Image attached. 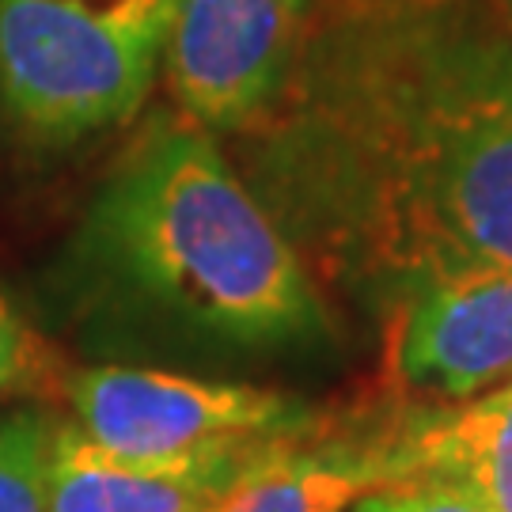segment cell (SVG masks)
Listing matches in <instances>:
<instances>
[{
  "mask_svg": "<svg viewBox=\"0 0 512 512\" xmlns=\"http://www.w3.org/2000/svg\"><path fill=\"white\" fill-rule=\"evenodd\" d=\"M247 179L304 266L399 300L512 266V31L490 0H311Z\"/></svg>",
  "mask_w": 512,
  "mask_h": 512,
  "instance_id": "1",
  "label": "cell"
},
{
  "mask_svg": "<svg viewBox=\"0 0 512 512\" xmlns=\"http://www.w3.org/2000/svg\"><path fill=\"white\" fill-rule=\"evenodd\" d=\"M84 247L137 304L232 346H277L319 319L315 277L213 133L160 118L95 194Z\"/></svg>",
  "mask_w": 512,
  "mask_h": 512,
  "instance_id": "2",
  "label": "cell"
},
{
  "mask_svg": "<svg viewBox=\"0 0 512 512\" xmlns=\"http://www.w3.org/2000/svg\"><path fill=\"white\" fill-rule=\"evenodd\" d=\"M175 0H0V110L19 137L76 145L145 107Z\"/></svg>",
  "mask_w": 512,
  "mask_h": 512,
  "instance_id": "3",
  "label": "cell"
},
{
  "mask_svg": "<svg viewBox=\"0 0 512 512\" xmlns=\"http://www.w3.org/2000/svg\"><path fill=\"white\" fill-rule=\"evenodd\" d=\"M61 391L84 437L137 459L202 456L251 440L289 437L304 410L289 395L247 384L194 380L183 372L95 365L69 372Z\"/></svg>",
  "mask_w": 512,
  "mask_h": 512,
  "instance_id": "4",
  "label": "cell"
},
{
  "mask_svg": "<svg viewBox=\"0 0 512 512\" xmlns=\"http://www.w3.org/2000/svg\"><path fill=\"white\" fill-rule=\"evenodd\" d=\"M311 0H175L167 88L205 133H247L274 107L308 31Z\"/></svg>",
  "mask_w": 512,
  "mask_h": 512,
  "instance_id": "5",
  "label": "cell"
},
{
  "mask_svg": "<svg viewBox=\"0 0 512 512\" xmlns=\"http://www.w3.org/2000/svg\"><path fill=\"white\" fill-rule=\"evenodd\" d=\"M395 380L421 399L471 403L512 380V266L440 277L399 300Z\"/></svg>",
  "mask_w": 512,
  "mask_h": 512,
  "instance_id": "6",
  "label": "cell"
},
{
  "mask_svg": "<svg viewBox=\"0 0 512 512\" xmlns=\"http://www.w3.org/2000/svg\"><path fill=\"white\" fill-rule=\"evenodd\" d=\"M289 437H266L202 456L137 459L107 452L57 421L50 512H205L262 452Z\"/></svg>",
  "mask_w": 512,
  "mask_h": 512,
  "instance_id": "7",
  "label": "cell"
},
{
  "mask_svg": "<svg viewBox=\"0 0 512 512\" xmlns=\"http://www.w3.org/2000/svg\"><path fill=\"white\" fill-rule=\"evenodd\" d=\"M410 478L387 448H296L281 440L243 471L205 512H349L387 482Z\"/></svg>",
  "mask_w": 512,
  "mask_h": 512,
  "instance_id": "8",
  "label": "cell"
},
{
  "mask_svg": "<svg viewBox=\"0 0 512 512\" xmlns=\"http://www.w3.org/2000/svg\"><path fill=\"white\" fill-rule=\"evenodd\" d=\"M414 475L463 482L490 512H512V380L391 444Z\"/></svg>",
  "mask_w": 512,
  "mask_h": 512,
  "instance_id": "9",
  "label": "cell"
},
{
  "mask_svg": "<svg viewBox=\"0 0 512 512\" xmlns=\"http://www.w3.org/2000/svg\"><path fill=\"white\" fill-rule=\"evenodd\" d=\"M57 418L23 406L0 418V512H50Z\"/></svg>",
  "mask_w": 512,
  "mask_h": 512,
  "instance_id": "10",
  "label": "cell"
},
{
  "mask_svg": "<svg viewBox=\"0 0 512 512\" xmlns=\"http://www.w3.org/2000/svg\"><path fill=\"white\" fill-rule=\"evenodd\" d=\"M61 384V365L46 338L0 296V406L46 395Z\"/></svg>",
  "mask_w": 512,
  "mask_h": 512,
  "instance_id": "11",
  "label": "cell"
},
{
  "mask_svg": "<svg viewBox=\"0 0 512 512\" xmlns=\"http://www.w3.org/2000/svg\"><path fill=\"white\" fill-rule=\"evenodd\" d=\"M349 512H490L463 482L444 475H414L365 494Z\"/></svg>",
  "mask_w": 512,
  "mask_h": 512,
  "instance_id": "12",
  "label": "cell"
},
{
  "mask_svg": "<svg viewBox=\"0 0 512 512\" xmlns=\"http://www.w3.org/2000/svg\"><path fill=\"white\" fill-rule=\"evenodd\" d=\"M505 4V23H509V31H512V0H501Z\"/></svg>",
  "mask_w": 512,
  "mask_h": 512,
  "instance_id": "13",
  "label": "cell"
}]
</instances>
